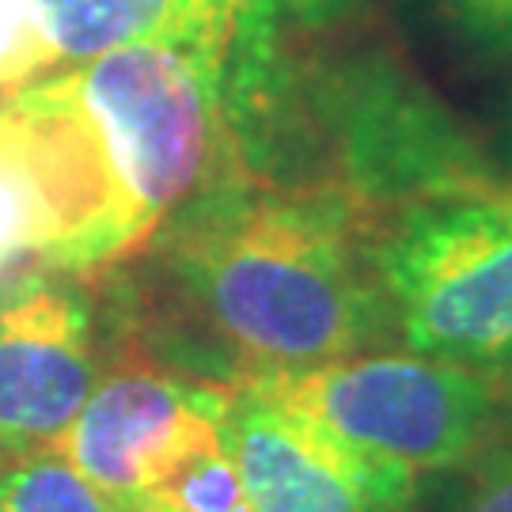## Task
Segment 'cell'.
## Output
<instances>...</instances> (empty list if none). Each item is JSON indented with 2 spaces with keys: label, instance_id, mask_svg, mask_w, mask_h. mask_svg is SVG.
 I'll use <instances>...</instances> for the list:
<instances>
[{
  "label": "cell",
  "instance_id": "30bf717a",
  "mask_svg": "<svg viewBox=\"0 0 512 512\" xmlns=\"http://www.w3.org/2000/svg\"><path fill=\"white\" fill-rule=\"evenodd\" d=\"M406 27L467 69H512V0H391Z\"/></svg>",
  "mask_w": 512,
  "mask_h": 512
},
{
  "label": "cell",
  "instance_id": "3957f363",
  "mask_svg": "<svg viewBox=\"0 0 512 512\" xmlns=\"http://www.w3.org/2000/svg\"><path fill=\"white\" fill-rule=\"evenodd\" d=\"M141 247L126 186L61 73L0 95V289L92 277Z\"/></svg>",
  "mask_w": 512,
  "mask_h": 512
},
{
  "label": "cell",
  "instance_id": "4fadbf2b",
  "mask_svg": "<svg viewBox=\"0 0 512 512\" xmlns=\"http://www.w3.org/2000/svg\"><path fill=\"white\" fill-rule=\"evenodd\" d=\"M61 69L42 0H0V95L38 84Z\"/></svg>",
  "mask_w": 512,
  "mask_h": 512
},
{
  "label": "cell",
  "instance_id": "9c48e42d",
  "mask_svg": "<svg viewBox=\"0 0 512 512\" xmlns=\"http://www.w3.org/2000/svg\"><path fill=\"white\" fill-rule=\"evenodd\" d=\"M42 12L61 69L156 42L232 46L255 19L251 0H42Z\"/></svg>",
  "mask_w": 512,
  "mask_h": 512
},
{
  "label": "cell",
  "instance_id": "52a82bcc",
  "mask_svg": "<svg viewBox=\"0 0 512 512\" xmlns=\"http://www.w3.org/2000/svg\"><path fill=\"white\" fill-rule=\"evenodd\" d=\"M224 440L251 512H414L421 478L323 421L232 384Z\"/></svg>",
  "mask_w": 512,
  "mask_h": 512
},
{
  "label": "cell",
  "instance_id": "277c9868",
  "mask_svg": "<svg viewBox=\"0 0 512 512\" xmlns=\"http://www.w3.org/2000/svg\"><path fill=\"white\" fill-rule=\"evenodd\" d=\"M391 338L512 387V228L478 205L418 202L372 239Z\"/></svg>",
  "mask_w": 512,
  "mask_h": 512
},
{
  "label": "cell",
  "instance_id": "7c38bea8",
  "mask_svg": "<svg viewBox=\"0 0 512 512\" xmlns=\"http://www.w3.org/2000/svg\"><path fill=\"white\" fill-rule=\"evenodd\" d=\"M141 512H251L228 440L220 437L179 459L152 486Z\"/></svg>",
  "mask_w": 512,
  "mask_h": 512
},
{
  "label": "cell",
  "instance_id": "8992f818",
  "mask_svg": "<svg viewBox=\"0 0 512 512\" xmlns=\"http://www.w3.org/2000/svg\"><path fill=\"white\" fill-rule=\"evenodd\" d=\"M228 399L232 384L126 357L103 368L57 448L118 512H141L179 459L224 437Z\"/></svg>",
  "mask_w": 512,
  "mask_h": 512
},
{
  "label": "cell",
  "instance_id": "8fae6325",
  "mask_svg": "<svg viewBox=\"0 0 512 512\" xmlns=\"http://www.w3.org/2000/svg\"><path fill=\"white\" fill-rule=\"evenodd\" d=\"M0 512H118L61 448L0 459Z\"/></svg>",
  "mask_w": 512,
  "mask_h": 512
},
{
  "label": "cell",
  "instance_id": "ba28073f",
  "mask_svg": "<svg viewBox=\"0 0 512 512\" xmlns=\"http://www.w3.org/2000/svg\"><path fill=\"white\" fill-rule=\"evenodd\" d=\"M103 368L84 277L35 274L0 289V459L57 448Z\"/></svg>",
  "mask_w": 512,
  "mask_h": 512
},
{
  "label": "cell",
  "instance_id": "5bb4252c",
  "mask_svg": "<svg viewBox=\"0 0 512 512\" xmlns=\"http://www.w3.org/2000/svg\"><path fill=\"white\" fill-rule=\"evenodd\" d=\"M448 475L433 512H512V418Z\"/></svg>",
  "mask_w": 512,
  "mask_h": 512
},
{
  "label": "cell",
  "instance_id": "9a60e30c",
  "mask_svg": "<svg viewBox=\"0 0 512 512\" xmlns=\"http://www.w3.org/2000/svg\"><path fill=\"white\" fill-rule=\"evenodd\" d=\"M346 4L349 0H251L255 23H266V27H274L281 35L330 23Z\"/></svg>",
  "mask_w": 512,
  "mask_h": 512
},
{
  "label": "cell",
  "instance_id": "6da1fadb",
  "mask_svg": "<svg viewBox=\"0 0 512 512\" xmlns=\"http://www.w3.org/2000/svg\"><path fill=\"white\" fill-rule=\"evenodd\" d=\"M368 209L319 179L228 175L148 247L243 368H304L391 342Z\"/></svg>",
  "mask_w": 512,
  "mask_h": 512
},
{
  "label": "cell",
  "instance_id": "7a4b0ae2",
  "mask_svg": "<svg viewBox=\"0 0 512 512\" xmlns=\"http://www.w3.org/2000/svg\"><path fill=\"white\" fill-rule=\"evenodd\" d=\"M232 46L156 42L57 69L99 129L145 243L167 217L239 171Z\"/></svg>",
  "mask_w": 512,
  "mask_h": 512
},
{
  "label": "cell",
  "instance_id": "2e32d148",
  "mask_svg": "<svg viewBox=\"0 0 512 512\" xmlns=\"http://www.w3.org/2000/svg\"><path fill=\"white\" fill-rule=\"evenodd\" d=\"M490 156H494L497 167H501L505 175H512V92L505 95L501 114H497L494 141H490Z\"/></svg>",
  "mask_w": 512,
  "mask_h": 512
},
{
  "label": "cell",
  "instance_id": "5b68a950",
  "mask_svg": "<svg viewBox=\"0 0 512 512\" xmlns=\"http://www.w3.org/2000/svg\"><path fill=\"white\" fill-rule=\"evenodd\" d=\"M236 384L323 421L418 478L456 471L512 418V387L406 349L304 368H239Z\"/></svg>",
  "mask_w": 512,
  "mask_h": 512
}]
</instances>
